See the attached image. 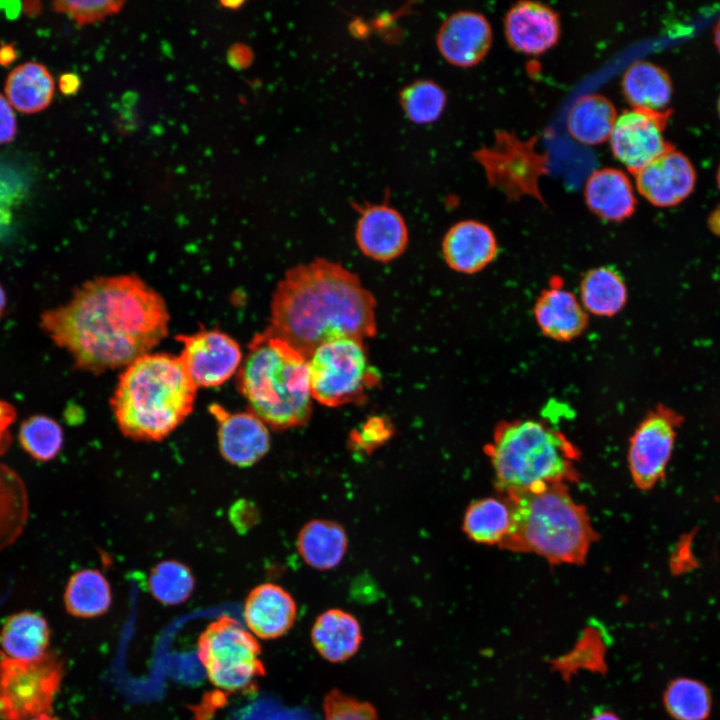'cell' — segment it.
<instances>
[{
  "label": "cell",
  "mask_w": 720,
  "mask_h": 720,
  "mask_svg": "<svg viewBox=\"0 0 720 720\" xmlns=\"http://www.w3.org/2000/svg\"><path fill=\"white\" fill-rule=\"evenodd\" d=\"M169 320L162 296L123 274L84 282L65 304L40 315V327L77 368L99 374L150 353L167 336Z\"/></svg>",
  "instance_id": "obj_1"
},
{
  "label": "cell",
  "mask_w": 720,
  "mask_h": 720,
  "mask_svg": "<svg viewBox=\"0 0 720 720\" xmlns=\"http://www.w3.org/2000/svg\"><path fill=\"white\" fill-rule=\"evenodd\" d=\"M268 328L308 359L328 341L374 337L376 300L355 273L316 258L290 268L279 281Z\"/></svg>",
  "instance_id": "obj_2"
},
{
  "label": "cell",
  "mask_w": 720,
  "mask_h": 720,
  "mask_svg": "<svg viewBox=\"0 0 720 720\" xmlns=\"http://www.w3.org/2000/svg\"><path fill=\"white\" fill-rule=\"evenodd\" d=\"M196 393L178 356L148 353L125 367L110 403L126 437L160 441L191 414Z\"/></svg>",
  "instance_id": "obj_3"
},
{
  "label": "cell",
  "mask_w": 720,
  "mask_h": 720,
  "mask_svg": "<svg viewBox=\"0 0 720 720\" xmlns=\"http://www.w3.org/2000/svg\"><path fill=\"white\" fill-rule=\"evenodd\" d=\"M237 385L249 411L270 428H295L310 419L308 359L268 327L249 342Z\"/></svg>",
  "instance_id": "obj_4"
},
{
  "label": "cell",
  "mask_w": 720,
  "mask_h": 720,
  "mask_svg": "<svg viewBox=\"0 0 720 720\" xmlns=\"http://www.w3.org/2000/svg\"><path fill=\"white\" fill-rule=\"evenodd\" d=\"M512 525L500 547L537 554L551 564H582L598 539L585 507L566 484L505 495Z\"/></svg>",
  "instance_id": "obj_5"
},
{
  "label": "cell",
  "mask_w": 720,
  "mask_h": 720,
  "mask_svg": "<svg viewBox=\"0 0 720 720\" xmlns=\"http://www.w3.org/2000/svg\"><path fill=\"white\" fill-rule=\"evenodd\" d=\"M485 450L496 486L504 495L578 480L577 448L563 433L538 420L498 424Z\"/></svg>",
  "instance_id": "obj_6"
},
{
  "label": "cell",
  "mask_w": 720,
  "mask_h": 720,
  "mask_svg": "<svg viewBox=\"0 0 720 720\" xmlns=\"http://www.w3.org/2000/svg\"><path fill=\"white\" fill-rule=\"evenodd\" d=\"M312 399L327 407L361 402L380 379L363 340L339 338L318 346L308 357Z\"/></svg>",
  "instance_id": "obj_7"
},
{
  "label": "cell",
  "mask_w": 720,
  "mask_h": 720,
  "mask_svg": "<svg viewBox=\"0 0 720 720\" xmlns=\"http://www.w3.org/2000/svg\"><path fill=\"white\" fill-rule=\"evenodd\" d=\"M199 660L210 682L229 692H249L265 675L261 647L236 619L220 616L200 634Z\"/></svg>",
  "instance_id": "obj_8"
},
{
  "label": "cell",
  "mask_w": 720,
  "mask_h": 720,
  "mask_svg": "<svg viewBox=\"0 0 720 720\" xmlns=\"http://www.w3.org/2000/svg\"><path fill=\"white\" fill-rule=\"evenodd\" d=\"M64 675L54 651L34 661H20L0 651V720H30L50 714Z\"/></svg>",
  "instance_id": "obj_9"
},
{
  "label": "cell",
  "mask_w": 720,
  "mask_h": 720,
  "mask_svg": "<svg viewBox=\"0 0 720 720\" xmlns=\"http://www.w3.org/2000/svg\"><path fill=\"white\" fill-rule=\"evenodd\" d=\"M538 136L519 139L513 132L496 131L490 146L473 153L483 167L488 183L509 199L531 196L544 203L540 178L548 173V154L537 150Z\"/></svg>",
  "instance_id": "obj_10"
},
{
  "label": "cell",
  "mask_w": 720,
  "mask_h": 720,
  "mask_svg": "<svg viewBox=\"0 0 720 720\" xmlns=\"http://www.w3.org/2000/svg\"><path fill=\"white\" fill-rule=\"evenodd\" d=\"M679 424V415L667 408H657L634 431L630 439L628 464L638 488L651 489L663 478Z\"/></svg>",
  "instance_id": "obj_11"
},
{
  "label": "cell",
  "mask_w": 720,
  "mask_h": 720,
  "mask_svg": "<svg viewBox=\"0 0 720 720\" xmlns=\"http://www.w3.org/2000/svg\"><path fill=\"white\" fill-rule=\"evenodd\" d=\"M670 114V109L631 108L617 116L609 138L611 151L632 174L673 147L664 137Z\"/></svg>",
  "instance_id": "obj_12"
},
{
  "label": "cell",
  "mask_w": 720,
  "mask_h": 720,
  "mask_svg": "<svg viewBox=\"0 0 720 720\" xmlns=\"http://www.w3.org/2000/svg\"><path fill=\"white\" fill-rule=\"evenodd\" d=\"M176 339L182 344L178 357L197 388L224 384L243 361L238 342L220 330L201 329Z\"/></svg>",
  "instance_id": "obj_13"
},
{
  "label": "cell",
  "mask_w": 720,
  "mask_h": 720,
  "mask_svg": "<svg viewBox=\"0 0 720 720\" xmlns=\"http://www.w3.org/2000/svg\"><path fill=\"white\" fill-rule=\"evenodd\" d=\"M218 430V446L232 465L249 467L261 460L270 448L268 426L250 411L231 413L219 404L209 406Z\"/></svg>",
  "instance_id": "obj_14"
},
{
  "label": "cell",
  "mask_w": 720,
  "mask_h": 720,
  "mask_svg": "<svg viewBox=\"0 0 720 720\" xmlns=\"http://www.w3.org/2000/svg\"><path fill=\"white\" fill-rule=\"evenodd\" d=\"M359 217L355 240L359 250L378 262H390L403 254L409 241L401 213L387 203L356 205Z\"/></svg>",
  "instance_id": "obj_15"
},
{
  "label": "cell",
  "mask_w": 720,
  "mask_h": 720,
  "mask_svg": "<svg viewBox=\"0 0 720 720\" xmlns=\"http://www.w3.org/2000/svg\"><path fill=\"white\" fill-rule=\"evenodd\" d=\"M639 193L657 207H671L694 189L696 172L689 158L671 147L635 174Z\"/></svg>",
  "instance_id": "obj_16"
},
{
  "label": "cell",
  "mask_w": 720,
  "mask_h": 720,
  "mask_svg": "<svg viewBox=\"0 0 720 720\" xmlns=\"http://www.w3.org/2000/svg\"><path fill=\"white\" fill-rule=\"evenodd\" d=\"M491 43L489 21L483 14L471 10H459L449 15L436 36L442 57L459 67L478 64L488 53Z\"/></svg>",
  "instance_id": "obj_17"
},
{
  "label": "cell",
  "mask_w": 720,
  "mask_h": 720,
  "mask_svg": "<svg viewBox=\"0 0 720 720\" xmlns=\"http://www.w3.org/2000/svg\"><path fill=\"white\" fill-rule=\"evenodd\" d=\"M560 30L558 13L538 1L520 0L504 16L508 44L525 54L538 55L553 47L559 39Z\"/></svg>",
  "instance_id": "obj_18"
},
{
  "label": "cell",
  "mask_w": 720,
  "mask_h": 720,
  "mask_svg": "<svg viewBox=\"0 0 720 720\" xmlns=\"http://www.w3.org/2000/svg\"><path fill=\"white\" fill-rule=\"evenodd\" d=\"M533 315L542 334L554 341L569 342L581 336L588 326V313L579 298L564 288L560 278L538 295Z\"/></svg>",
  "instance_id": "obj_19"
},
{
  "label": "cell",
  "mask_w": 720,
  "mask_h": 720,
  "mask_svg": "<svg viewBox=\"0 0 720 720\" xmlns=\"http://www.w3.org/2000/svg\"><path fill=\"white\" fill-rule=\"evenodd\" d=\"M498 249L493 230L485 223L471 219L452 225L441 244L446 264L463 274L484 270L495 260Z\"/></svg>",
  "instance_id": "obj_20"
},
{
  "label": "cell",
  "mask_w": 720,
  "mask_h": 720,
  "mask_svg": "<svg viewBox=\"0 0 720 720\" xmlns=\"http://www.w3.org/2000/svg\"><path fill=\"white\" fill-rule=\"evenodd\" d=\"M244 620L256 636L275 639L294 624L297 606L288 591L274 583L254 587L244 602Z\"/></svg>",
  "instance_id": "obj_21"
},
{
  "label": "cell",
  "mask_w": 720,
  "mask_h": 720,
  "mask_svg": "<svg viewBox=\"0 0 720 720\" xmlns=\"http://www.w3.org/2000/svg\"><path fill=\"white\" fill-rule=\"evenodd\" d=\"M584 198L592 213L606 221L626 220L636 208L630 179L622 170L612 167L591 173L585 183Z\"/></svg>",
  "instance_id": "obj_22"
},
{
  "label": "cell",
  "mask_w": 720,
  "mask_h": 720,
  "mask_svg": "<svg viewBox=\"0 0 720 720\" xmlns=\"http://www.w3.org/2000/svg\"><path fill=\"white\" fill-rule=\"evenodd\" d=\"M348 547L343 526L327 519H313L300 529L296 548L303 561L311 568L325 571L337 567Z\"/></svg>",
  "instance_id": "obj_23"
},
{
  "label": "cell",
  "mask_w": 720,
  "mask_h": 720,
  "mask_svg": "<svg viewBox=\"0 0 720 720\" xmlns=\"http://www.w3.org/2000/svg\"><path fill=\"white\" fill-rule=\"evenodd\" d=\"M311 638L318 653L333 663L353 656L363 639L357 619L337 608L329 609L317 617Z\"/></svg>",
  "instance_id": "obj_24"
},
{
  "label": "cell",
  "mask_w": 720,
  "mask_h": 720,
  "mask_svg": "<svg viewBox=\"0 0 720 720\" xmlns=\"http://www.w3.org/2000/svg\"><path fill=\"white\" fill-rule=\"evenodd\" d=\"M50 628L46 619L33 611L10 615L1 628L2 653L20 661H34L48 652Z\"/></svg>",
  "instance_id": "obj_25"
},
{
  "label": "cell",
  "mask_w": 720,
  "mask_h": 720,
  "mask_svg": "<svg viewBox=\"0 0 720 720\" xmlns=\"http://www.w3.org/2000/svg\"><path fill=\"white\" fill-rule=\"evenodd\" d=\"M622 92L632 108L666 111L672 97V82L662 67L644 60L630 64L622 77Z\"/></svg>",
  "instance_id": "obj_26"
},
{
  "label": "cell",
  "mask_w": 720,
  "mask_h": 720,
  "mask_svg": "<svg viewBox=\"0 0 720 720\" xmlns=\"http://www.w3.org/2000/svg\"><path fill=\"white\" fill-rule=\"evenodd\" d=\"M617 110L605 96L581 95L570 106L566 118L569 134L585 145H598L610 138Z\"/></svg>",
  "instance_id": "obj_27"
},
{
  "label": "cell",
  "mask_w": 720,
  "mask_h": 720,
  "mask_svg": "<svg viewBox=\"0 0 720 720\" xmlns=\"http://www.w3.org/2000/svg\"><path fill=\"white\" fill-rule=\"evenodd\" d=\"M55 84L49 70L37 62L14 68L7 77V100L21 113L33 114L46 109L54 96Z\"/></svg>",
  "instance_id": "obj_28"
},
{
  "label": "cell",
  "mask_w": 720,
  "mask_h": 720,
  "mask_svg": "<svg viewBox=\"0 0 720 720\" xmlns=\"http://www.w3.org/2000/svg\"><path fill=\"white\" fill-rule=\"evenodd\" d=\"M578 298L588 314L612 317L625 307L628 291L623 277L615 268L601 266L584 274Z\"/></svg>",
  "instance_id": "obj_29"
},
{
  "label": "cell",
  "mask_w": 720,
  "mask_h": 720,
  "mask_svg": "<svg viewBox=\"0 0 720 720\" xmlns=\"http://www.w3.org/2000/svg\"><path fill=\"white\" fill-rule=\"evenodd\" d=\"M29 517V499L23 479L0 463V552L22 535Z\"/></svg>",
  "instance_id": "obj_30"
},
{
  "label": "cell",
  "mask_w": 720,
  "mask_h": 720,
  "mask_svg": "<svg viewBox=\"0 0 720 720\" xmlns=\"http://www.w3.org/2000/svg\"><path fill=\"white\" fill-rule=\"evenodd\" d=\"M512 525V510L506 498L487 497L471 503L463 519L464 533L479 544L494 545L504 541Z\"/></svg>",
  "instance_id": "obj_31"
},
{
  "label": "cell",
  "mask_w": 720,
  "mask_h": 720,
  "mask_svg": "<svg viewBox=\"0 0 720 720\" xmlns=\"http://www.w3.org/2000/svg\"><path fill=\"white\" fill-rule=\"evenodd\" d=\"M111 602L110 584L99 570L81 569L69 578L64 591V605L70 615L97 617L109 609Z\"/></svg>",
  "instance_id": "obj_32"
},
{
  "label": "cell",
  "mask_w": 720,
  "mask_h": 720,
  "mask_svg": "<svg viewBox=\"0 0 720 720\" xmlns=\"http://www.w3.org/2000/svg\"><path fill=\"white\" fill-rule=\"evenodd\" d=\"M18 440L23 450L33 459L48 462L61 451L64 434L56 420L43 414H36L21 423Z\"/></svg>",
  "instance_id": "obj_33"
},
{
  "label": "cell",
  "mask_w": 720,
  "mask_h": 720,
  "mask_svg": "<svg viewBox=\"0 0 720 720\" xmlns=\"http://www.w3.org/2000/svg\"><path fill=\"white\" fill-rule=\"evenodd\" d=\"M152 596L165 605H178L186 601L195 587L190 568L177 560L157 563L148 577Z\"/></svg>",
  "instance_id": "obj_34"
},
{
  "label": "cell",
  "mask_w": 720,
  "mask_h": 720,
  "mask_svg": "<svg viewBox=\"0 0 720 720\" xmlns=\"http://www.w3.org/2000/svg\"><path fill=\"white\" fill-rule=\"evenodd\" d=\"M664 704L676 720H705L711 711V696L702 682L679 678L668 685Z\"/></svg>",
  "instance_id": "obj_35"
},
{
  "label": "cell",
  "mask_w": 720,
  "mask_h": 720,
  "mask_svg": "<svg viewBox=\"0 0 720 720\" xmlns=\"http://www.w3.org/2000/svg\"><path fill=\"white\" fill-rule=\"evenodd\" d=\"M447 96L433 80H417L404 87L399 94L400 106L406 117L415 124L436 121L444 111Z\"/></svg>",
  "instance_id": "obj_36"
},
{
  "label": "cell",
  "mask_w": 720,
  "mask_h": 720,
  "mask_svg": "<svg viewBox=\"0 0 720 720\" xmlns=\"http://www.w3.org/2000/svg\"><path fill=\"white\" fill-rule=\"evenodd\" d=\"M124 2L107 0L55 1L53 9L68 15L78 26L92 24L118 13Z\"/></svg>",
  "instance_id": "obj_37"
},
{
  "label": "cell",
  "mask_w": 720,
  "mask_h": 720,
  "mask_svg": "<svg viewBox=\"0 0 720 720\" xmlns=\"http://www.w3.org/2000/svg\"><path fill=\"white\" fill-rule=\"evenodd\" d=\"M325 720H378L375 708L339 690H332L324 700Z\"/></svg>",
  "instance_id": "obj_38"
},
{
  "label": "cell",
  "mask_w": 720,
  "mask_h": 720,
  "mask_svg": "<svg viewBox=\"0 0 720 720\" xmlns=\"http://www.w3.org/2000/svg\"><path fill=\"white\" fill-rule=\"evenodd\" d=\"M394 427L389 418L381 415L368 417L350 434L352 448L370 453L392 438Z\"/></svg>",
  "instance_id": "obj_39"
},
{
  "label": "cell",
  "mask_w": 720,
  "mask_h": 720,
  "mask_svg": "<svg viewBox=\"0 0 720 720\" xmlns=\"http://www.w3.org/2000/svg\"><path fill=\"white\" fill-rule=\"evenodd\" d=\"M17 416L15 407L9 402L0 399V456L5 454L13 441L11 426Z\"/></svg>",
  "instance_id": "obj_40"
},
{
  "label": "cell",
  "mask_w": 720,
  "mask_h": 720,
  "mask_svg": "<svg viewBox=\"0 0 720 720\" xmlns=\"http://www.w3.org/2000/svg\"><path fill=\"white\" fill-rule=\"evenodd\" d=\"M17 132L16 117L12 106L2 94H0V144L11 142Z\"/></svg>",
  "instance_id": "obj_41"
},
{
  "label": "cell",
  "mask_w": 720,
  "mask_h": 720,
  "mask_svg": "<svg viewBox=\"0 0 720 720\" xmlns=\"http://www.w3.org/2000/svg\"><path fill=\"white\" fill-rule=\"evenodd\" d=\"M253 58L251 50L244 45H235L230 48L228 52L229 64L237 69H243L247 67Z\"/></svg>",
  "instance_id": "obj_42"
},
{
  "label": "cell",
  "mask_w": 720,
  "mask_h": 720,
  "mask_svg": "<svg viewBox=\"0 0 720 720\" xmlns=\"http://www.w3.org/2000/svg\"><path fill=\"white\" fill-rule=\"evenodd\" d=\"M80 86L81 80L75 73H64L59 78V89L66 96L77 93Z\"/></svg>",
  "instance_id": "obj_43"
},
{
  "label": "cell",
  "mask_w": 720,
  "mask_h": 720,
  "mask_svg": "<svg viewBox=\"0 0 720 720\" xmlns=\"http://www.w3.org/2000/svg\"><path fill=\"white\" fill-rule=\"evenodd\" d=\"M17 58V52L14 44H1L0 46V65L8 67Z\"/></svg>",
  "instance_id": "obj_44"
},
{
  "label": "cell",
  "mask_w": 720,
  "mask_h": 720,
  "mask_svg": "<svg viewBox=\"0 0 720 720\" xmlns=\"http://www.w3.org/2000/svg\"><path fill=\"white\" fill-rule=\"evenodd\" d=\"M23 12L29 16H36L42 9V4L39 1H25L22 3Z\"/></svg>",
  "instance_id": "obj_45"
},
{
  "label": "cell",
  "mask_w": 720,
  "mask_h": 720,
  "mask_svg": "<svg viewBox=\"0 0 720 720\" xmlns=\"http://www.w3.org/2000/svg\"><path fill=\"white\" fill-rule=\"evenodd\" d=\"M6 306H7V296H6L4 288L0 284V318L5 313Z\"/></svg>",
  "instance_id": "obj_46"
},
{
  "label": "cell",
  "mask_w": 720,
  "mask_h": 720,
  "mask_svg": "<svg viewBox=\"0 0 720 720\" xmlns=\"http://www.w3.org/2000/svg\"><path fill=\"white\" fill-rule=\"evenodd\" d=\"M591 720H620V719L610 712H601V713L596 714Z\"/></svg>",
  "instance_id": "obj_47"
},
{
  "label": "cell",
  "mask_w": 720,
  "mask_h": 720,
  "mask_svg": "<svg viewBox=\"0 0 720 720\" xmlns=\"http://www.w3.org/2000/svg\"><path fill=\"white\" fill-rule=\"evenodd\" d=\"M243 4L242 1H221V5L226 9H238Z\"/></svg>",
  "instance_id": "obj_48"
},
{
  "label": "cell",
  "mask_w": 720,
  "mask_h": 720,
  "mask_svg": "<svg viewBox=\"0 0 720 720\" xmlns=\"http://www.w3.org/2000/svg\"><path fill=\"white\" fill-rule=\"evenodd\" d=\"M714 42L718 50L720 51V18L714 27Z\"/></svg>",
  "instance_id": "obj_49"
},
{
  "label": "cell",
  "mask_w": 720,
  "mask_h": 720,
  "mask_svg": "<svg viewBox=\"0 0 720 720\" xmlns=\"http://www.w3.org/2000/svg\"><path fill=\"white\" fill-rule=\"evenodd\" d=\"M30 720H59V719L51 716V714H42V715L36 716Z\"/></svg>",
  "instance_id": "obj_50"
},
{
  "label": "cell",
  "mask_w": 720,
  "mask_h": 720,
  "mask_svg": "<svg viewBox=\"0 0 720 720\" xmlns=\"http://www.w3.org/2000/svg\"><path fill=\"white\" fill-rule=\"evenodd\" d=\"M291 720H307L303 713L296 712L292 717Z\"/></svg>",
  "instance_id": "obj_51"
},
{
  "label": "cell",
  "mask_w": 720,
  "mask_h": 720,
  "mask_svg": "<svg viewBox=\"0 0 720 720\" xmlns=\"http://www.w3.org/2000/svg\"><path fill=\"white\" fill-rule=\"evenodd\" d=\"M716 178H717L718 187H719V189H720V164H719V167H718V170H717V176H716Z\"/></svg>",
  "instance_id": "obj_52"
},
{
  "label": "cell",
  "mask_w": 720,
  "mask_h": 720,
  "mask_svg": "<svg viewBox=\"0 0 720 720\" xmlns=\"http://www.w3.org/2000/svg\"><path fill=\"white\" fill-rule=\"evenodd\" d=\"M717 107H718V112H719V116H720V96L718 98Z\"/></svg>",
  "instance_id": "obj_53"
}]
</instances>
